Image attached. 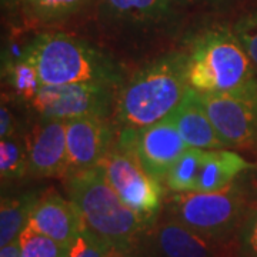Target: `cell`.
<instances>
[{
  "label": "cell",
  "instance_id": "f546056e",
  "mask_svg": "<svg viewBox=\"0 0 257 257\" xmlns=\"http://www.w3.org/2000/svg\"><path fill=\"white\" fill-rule=\"evenodd\" d=\"M256 203H257V190H256Z\"/></svg>",
  "mask_w": 257,
  "mask_h": 257
},
{
  "label": "cell",
  "instance_id": "3957f363",
  "mask_svg": "<svg viewBox=\"0 0 257 257\" xmlns=\"http://www.w3.org/2000/svg\"><path fill=\"white\" fill-rule=\"evenodd\" d=\"M66 190L69 200L80 213L84 227L106 243H136L139 236L153 223L121 202L100 166L67 173Z\"/></svg>",
  "mask_w": 257,
  "mask_h": 257
},
{
  "label": "cell",
  "instance_id": "9a60e30c",
  "mask_svg": "<svg viewBox=\"0 0 257 257\" xmlns=\"http://www.w3.org/2000/svg\"><path fill=\"white\" fill-rule=\"evenodd\" d=\"M210 240L175 219L160 224L156 231L162 257H213Z\"/></svg>",
  "mask_w": 257,
  "mask_h": 257
},
{
  "label": "cell",
  "instance_id": "5bb4252c",
  "mask_svg": "<svg viewBox=\"0 0 257 257\" xmlns=\"http://www.w3.org/2000/svg\"><path fill=\"white\" fill-rule=\"evenodd\" d=\"M244 157L227 149H202L193 192H220L250 169Z\"/></svg>",
  "mask_w": 257,
  "mask_h": 257
},
{
  "label": "cell",
  "instance_id": "f1b7e54d",
  "mask_svg": "<svg viewBox=\"0 0 257 257\" xmlns=\"http://www.w3.org/2000/svg\"><path fill=\"white\" fill-rule=\"evenodd\" d=\"M5 6L8 8H16V6H20V5H25L26 0H2Z\"/></svg>",
  "mask_w": 257,
  "mask_h": 257
},
{
  "label": "cell",
  "instance_id": "d6986e66",
  "mask_svg": "<svg viewBox=\"0 0 257 257\" xmlns=\"http://www.w3.org/2000/svg\"><path fill=\"white\" fill-rule=\"evenodd\" d=\"M18 240L23 257H66L69 251V247H64L30 224L23 229Z\"/></svg>",
  "mask_w": 257,
  "mask_h": 257
},
{
  "label": "cell",
  "instance_id": "83f0119b",
  "mask_svg": "<svg viewBox=\"0 0 257 257\" xmlns=\"http://www.w3.org/2000/svg\"><path fill=\"white\" fill-rule=\"evenodd\" d=\"M0 257H23L20 246H19V240L12 241L8 246H3L0 250Z\"/></svg>",
  "mask_w": 257,
  "mask_h": 257
},
{
  "label": "cell",
  "instance_id": "277c9868",
  "mask_svg": "<svg viewBox=\"0 0 257 257\" xmlns=\"http://www.w3.org/2000/svg\"><path fill=\"white\" fill-rule=\"evenodd\" d=\"M257 79V70L233 30H209L187 56L189 86L200 93L236 90Z\"/></svg>",
  "mask_w": 257,
  "mask_h": 257
},
{
  "label": "cell",
  "instance_id": "8fae6325",
  "mask_svg": "<svg viewBox=\"0 0 257 257\" xmlns=\"http://www.w3.org/2000/svg\"><path fill=\"white\" fill-rule=\"evenodd\" d=\"M29 170L37 176L64 175L69 172L66 120L45 119L26 136Z\"/></svg>",
  "mask_w": 257,
  "mask_h": 257
},
{
  "label": "cell",
  "instance_id": "4316f807",
  "mask_svg": "<svg viewBox=\"0 0 257 257\" xmlns=\"http://www.w3.org/2000/svg\"><path fill=\"white\" fill-rule=\"evenodd\" d=\"M13 127H15V120L13 116L6 106H2L0 109V138L9 139L13 135Z\"/></svg>",
  "mask_w": 257,
  "mask_h": 257
},
{
  "label": "cell",
  "instance_id": "ffe728a7",
  "mask_svg": "<svg viewBox=\"0 0 257 257\" xmlns=\"http://www.w3.org/2000/svg\"><path fill=\"white\" fill-rule=\"evenodd\" d=\"M8 76L16 94L20 99L28 100L29 103L35 99L37 92L43 86L36 67L23 57H19L13 63H9Z\"/></svg>",
  "mask_w": 257,
  "mask_h": 257
},
{
  "label": "cell",
  "instance_id": "4fadbf2b",
  "mask_svg": "<svg viewBox=\"0 0 257 257\" xmlns=\"http://www.w3.org/2000/svg\"><path fill=\"white\" fill-rule=\"evenodd\" d=\"M169 117L190 147L227 149L213 126L199 97V92L192 87H189L183 100L169 114Z\"/></svg>",
  "mask_w": 257,
  "mask_h": 257
},
{
  "label": "cell",
  "instance_id": "9c48e42d",
  "mask_svg": "<svg viewBox=\"0 0 257 257\" xmlns=\"http://www.w3.org/2000/svg\"><path fill=\"white\" fill-rule=\"evenodd\" d=\"M117 146L130 152L156 179L169 175L179 157L190 147L169 116L146 127L123 128Z\"/></svg>",
  "mask_w": 257,
  "mask_h": 257
},
{
  "label": "cell",
  "instance_id": "8992f818",
  "mask_svg": "<svg viewBox=\"0 0 257 257\" xmlns=\"http://www.w3.org/2000/svg\"><path fill=\"white\" fill-rule=\"evenodd\" d=\"M199 97L226 147H257V79L230 92H199Z\"/></svg>",
  "mask_w": 257,
  "mask_h": 257
},
{
  "label": "cell",
  "instance_id": "e0dca14e",
  "mask_svg": "<svg viewBox=\"0 0 257 257\" xmlns=\"http://www.w3.org/2000/svg\"><path fill=\"white\" fill-rule=\"evenodd\" d=\"M109 15L123 20H150L165 15L170 0H103Z\"/></svg>",
  "mask_w": 257,
  "mask_h": 257
},
{
  "label": "cell",
  "instance_id": "ba28073f",
  "mask_svg": "<svg viewBox=\"0 0 257 257\" xmlns=\"http://www.w3.org/2000/svg\"><path fill=\"white\" fill-rule=\"evenodd\" d=\"M30 104L45 119H106L116 107V99L113 86L99 83H73L42 86Z\"/></svg>",
  "mask_w": 257,
  "mask_h": 257
},
{
  "label": "cell",
  "instance_id": "44dd1931",
  "mask_svg": "<svg viewBox=\"0 0 257 257\" xmlns=\"http://www.w3.org/2000/svg\"><path fill=\"white\" fill-rule=\"evenodd\" d=\"M29 169L28 152L25 143L15 139H3L0 142V173L3 180L19 179Z\"/></svg>",
  "mask_w": 257,
  "mask_h": 257
},
{
  "label": "cell",
  "instance_id": "ac0fdd59",
  "mask_svg": "<svg viewBox=\"0 0 257 257\" xmlns=\"http://www.w3.org/2000/svg\"><path fill=\"white\" fill-rule=\"evenodd\" d=\"M200 152L202 149L199 147H189L179 157V160L170 169L169 175L166 176V183L170 190L176 193L193 192Z\"/></svg>",
  "mask_w": 257,
  "mask_h": 257
},
{
  "label": "cell",
  "instance_id": "30bf717a",
  "mask_svg": "<svg viewBox=\"0 0 257 257\" xmlns=\"http://www.w3.org/2000/svg\"><path fill=\"white\" fill-rule=\"evenodd\" d=\"M69 172L87 170L100 165L110 152L113 130L103 117L66 120Z\"/></svg>",
  "mask_w": 257,
  "mask_h": 257
},
{
  "label": "cell",
  "instance_id": "cb8c5ba5",
  "mask_svg": "<svg viewBox=\"0 0 257 257\" xmlns=\"http://www.w3.org/2000/svg\"><path fill=\"white\" fill-rule=\"evenodd\" d=\"M106 241L99 239L86 227L70 244L66 257H103Z\"/></svg>",
  "mask_w": 257,
  "mask_h": 257
},
{
  "label": "cell",
  "instance_id": "7402d4cb",
  "mask_svg": "<svg viewBox=\"0 0 257 257\" xmlns=\"http://www.w3.org/2000/svg\"><path fill=\"white\" fill-rule=\"evenodd\" d=\"M92 0H26L30 12L40 20H56L83 9Z\"/></svg>",
  "mask_w": 257,
  "mask_h": 257
},
{
  "label": "cell",
  "instance_id": "7c38bea8",
  "mask_svg": "<svg viewBox=\"0 0 257 257\" xmlns=\"http://www.w3.org/2000/svg\"><path fill=\"white\" fill-rule=\"evenodd\" d=\"M29 224L64 247H70L84 229L80 213L73 203L53 192L46 193L37 200Z\"/></svg>",
  "mask_w": 257,
  "mask_h": 257
},
{
  "label": "cell",
  "instance_id": "6da1fadb",
  "mask_svg": "<svg viewBox=\"0 0 257 257\" xmlns=\"http://www.w3.org/2000/svg\"><path fill=\"white\" fill-rule=\"evenodd\" d=\"M36 67L43 86L99 83L117 86L121 70L99 49L66 33L36 36L20 55Z\"/></svg>",
  "mask_w": 257,
  "mask_h": 257
},
{
  "label": "cell",
  "instance_id": "d4e9b609",
  "mask_svg": "<svg viewBox=\"0 0 257 257\" xmlns=\"http://www.w3.org/2000/svg\"><path fill=\"white\" fill-rule=\"evenodd\" d=\"M239 237L241 257H257V209L246 214Z\"/></svg>",
  "mask_w": 257,
  "mask_h": 257
},
{
  "label": "cell",
  "instance_id": "484cf974",
  "mask_svg": "<svg viewBox=\"0 0 257 257\" xmlns=\"http://www.w3.org/2000/svg\"><path fill=\"white\" fill-rule=\"evenodd\" d=\"M103 257H143L136 248V243L130 244H113L106 243Z\"/></svg>",
  "mask_w": 257,
  "mask_h": 257
},
{
  "label": "cell",
  "instance_id": "5b68a950",
  "mask_svg": "<svg viewBox=\"0 0 257 257\" xmlns=\"http://www.w3.org/2000/svg\"><path fill=\"white\" fill-rule=\"evenodd\" d=\"M172 216L209 239L229 234L246 217V202L236 186L220 192H186L172 197Z\"/></svg>",
  "mask_w": 257,
  "mask_h": 257
},
{
  "label": "cell",
  "instance_id": "52a82bcc",
  "mask_svg": "<svg viewBox=\"0 0 257 257\" xmlns=\"http://www.w3.org/2000/svg\"><path fill=\"white\" fill-rule=\"evenodd\" d=\"M99 166L121 202L139 216L155 221L163 200L159 179L149 175L136 157L119 146L110 150Z\"/></svg>",
  "mask_w": 257,
  "mask_h": 257
},
{
  "label": "cell",
  "instance_id": "603a6c76",
  "mask_svg": "<svg viewBox=\"0 0 257 257\" xmlns=\"http://www.w3.org/2000/svg\"><path fill=\"white\" fill-rule=\"evenodd\" d=\"M234 35L237 36L251 63L257 70V12L248 13L234 25Z\"/></svg>",
  "mask_w": 257,
  "mask_h": 257
},
{
  "label": "cell",
  "instance_id": "2e32d148",
  "mask_svg": "<svg viewBox=\"0 0 257 257\" xmlns=\"http://www.w3.org/2000/svg\"><path fill=\"white\" fill-rule=\"evenodd\" d=\"M35 193H26L2 200L0 207V246H8L19 239L29 224L32 211L37 203Z\"/></svg>",
  "mask_w": 257,
  "mask_h": 257
},
{
  "label": "cell",
  "instance_id": "7a4b0ae2",
  "mask_svg": "<svg viewBox=\"0 0 257 257\" xmlns=\"http://www.w3.org/2000/svg\"><path fill=\"white\" fill-rule=\"evenodd\" d=\"M187 56L169 55L146 66L123 87L116 119L123 128H140L166 119L189 90Z\"/></svg>",
  "mask_w": 257,
  "mask_h": 257
}]
</instances>
